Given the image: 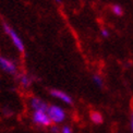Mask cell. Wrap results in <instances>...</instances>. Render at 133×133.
<instances>
[{"label": "cell", "instance_id": "cell-10", "mask_svg": "<svg viewBox=\"0 0 133 133\" xmlns=\"http://www.w3.org/2000/svg\"><path fill=\"white\" fill-rule=\"evenodd\" d=\"M93 81H94V83L98 86V87H103V81H102V79L99 76H97V75H95L93 77Z\"/></svg>", "mask_w": 133, "mask_h": 133}, {"label": "cell", "instance_id": "cell-14", "mask_svg": "<svg viewBox=\"0 0 133 133\" xmlns=\"http://www.w3.org/2000/svg\"><path fill=\"white\" fill-rule=\"evenodd\" d=\"M131 129L133 131V114H132V118H131Z\"/></svg>", "mask_w": 133, "mask_h": 133}, {"label": "cell", "instance_id": "cell-6", "mask_svg": "<svg viewBox=\"0 0 133 133\" xmlns=\"http://www.w3.org/2000/svg\"><path fill=\"white\" fill-rule=\"evenodd\" d=\"M31 106H32L33 109H34V111L35 110H42V111H46L47 112V110H48L47 104L45 102H43L42 99L36 98V97H34L31 101Z\"/></svg>", "mask_w": 133, "mask_h": 133}, {"label": "cell", "instance_id": "cell-8", "mask_svg": "<svg viewBox=\"0 0 133 133\" xmlns=\"http://www.w3.org/2000/svg\"><path fill=\"white\" fill-rule=\"evenodd\" d=\"M19 80H20L21 85L23 86V87H29L30 84H31V79H30V76L27 75V74H22V75H20Z\"/></svg>", "mask_w": 133, "mask_h": 133}, {"label": "cell", "instance_id": "cell-13", "mask_svg": "<svg viewBox=\"0 0 133 133\" xmlns=\"http://www.w3.org/2000/svg\"><path fill=\"white\" fill-rule=\"evenodd\" d=\"M102 34H103V36L107 37V36L109 35V33H108V31H107V30H102Z\"/></svg>", "mask_w": 133, "mask_h": 133}, {"label": "cell", "instance_id": "cell-5", "mask_svg": "<svg viewBox=\"0 0 133 133\" xmlns=\"http://www.w3.org/2000/svg\"><path fill=\"white\" fill-rule=\"evenodd\" d=\"M50 94H51L54 97L60 99V101H62V102L65 103V104H69V105L72 104V98H71V96H69L68 94L64 93V92H62V91H59V90H50Z\"/></svg>", "mask_w": 133, "mask_h": 133}, {"label": "cell", "instance_id": "cell-15", "mask_svg": "<svg viewBox=\"0 0 133 133\" xmlns=\"http://www.w3.org/2000/svg\"><path fill=\"white\" fill-rule=\"evenodd\" d=\"M56 2H58V3H60V2H61V0H56Z\"/></svg>", "mask_w": 133, "mask_h": 133}, {"label": "cell", "instance_id": "cell-3", "mask_svg": "<svg viewBox=\"0 0 133 133\" xmlns=\"http://www.w3.org/2000/svg\"><path fill=\"white\" fill-rule=\"evenodd\" d=\"M33 121L36 124L43 125V127H49L52 123L48 114L46 111H42V110H35L34 114H33Z\"/></svg>", "mask_w": 133, "mask_h": 133}, {"label": "cell", "instance_id": "cell-7", "mask_svg": "<svg viewBox=\"0 0 133 133\" xmlns=\"http://www.w3.org/2000/svg\"><path fill=\"white\" fill-rule=\"evenodd\" d=\"M91 119L94 123H96V124H101L103 123V116L99 114L98 111H91Z\"/></svg>", "mask_w": 133, "mask_h": 133}, {"label": "cell", "instance_id": "cell-1", "mask_svg": "<svg viewBox=\"0 0 133 133\" xmlns=\"http://www.w3.org/2000/svg\"><path fill=\"white\" fill-rule=\"evenodd\" d=\"M47 114L49 116V118L51 119L54 123H60L62 122L65 118V112L62 108H60L58 106H50L48 107Z\"/></svg>", "mask_w": 133, "mask_h": 133}, {"label": "cell", "instance_id": "cell-4", "mask_svg": "<svg viewBox=\"0 0 133 133\" xmlns=\"http://www.w3.org/2000/svg\"><path fill=\"white\" fill-rule=\"evenodd\" d=\"M0 68L7 72V73H10V74L16 73V65L14 64V62H12L11 60L4 57H0Z\"/></svg>", "mask_w": 133, "mask_h": 133}, {"label": "cell", "instance_id": "cell-2", "mask_svg": "<svg viewBox=\"0 0 133 133\" xmlns=\"http://www.w3.org/2000/svg\"><path fill=\"white\" fill-rule=\"evenodd\" d=\"M3 29H4V32L7 33V34L10 36L11 39H12V42L15 45V47L18 48L21 52H23L24 51V44H23V42H22V39L20 38V36L15 33V31L10 25H8L7 23H3Z\"/></svg>", "mask_w": 133, "mask_h": 133}, {"label": "cell", "instance_id": "cell-12", "mask_svg": "<svg viewBox=\"0 0 133 133\" xmlns=\"http://www.w3.org/2000/svg\"><path fill=\"white\" fill-rule=\"evenodd\" d=\"M50 130H51V132H52V133H58V131H59L58 127H56V125L51 127V128H50Z\"/></svg>", "mask_w": 133, "mask_h": 133}, {"label": "cell", "instance_id": "cell-11", "mask_svg": "<svg viewBox=\"0 0 133 133\" xmlns=\"http://www.w3.org/2000/svg\"><path fill=\"white\" fill-rule=\"evenodd\" d=\"M60 132H61V133H72V130H71L70 127L64 125V127H62V129L60 130Z\"/></svg>", "mask_w": 133, "mask_h": 133}, {"label": "cell", "instance_id": "cell-9", "mask_svg": "<svg viewBox=\"0 0 133 133\" xmlns=\"http://www.w3.org/2000/svg\"><path fill=\"white\" fill-rule=\"evenodd\" d=\"M111 9H112V12L116 14V15H122L123 14V10H122V8L120 7V5H118V4H115V5H112L111 7Z\"/></svg>", "mask_w": 133, "mask_h": 133}]
</instances>
